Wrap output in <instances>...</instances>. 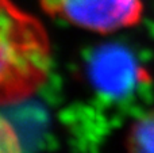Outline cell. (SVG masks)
<instances>
[{"mask_svg":"<svg viewBox=\"0 0 154 153\" xmlns=\"http://www.w3.org/2000/svg\"><path fill=\"white\" fill-rule=\"evenodd\" d=\"M50 64L46 31L11 0H0V105L29 98Z\"/></svg>","mask_w":154,"mask_h":153,"instance_id":"6da1fadb","label":"cell"},{"mask_svg":"<svg viewBox=\"0 0 154 153\" xmlns=\"http://www.w3.org/2000/svg\"><path fill=\"white\" fill-rule=\"evenodd\" d=\"M39 3L48 15L100 34L134 26L143 14L142 0H39Z\"/></svg>","mask_w":154,"mask_h":153,"instance_id":"7a4b0ae2","label":"cell"},{"mask_svg":"<svg viewBox=\"0 0 154 153\" xmlns=\"http://www.w3.org/2000/svg\"><path fill=\"white\" fill-rule=\"evenodd\" d=\"M85 75L96 92L116 100L131 95L147 83V72L131 52L118 43L97 46L88 56Z\"/></svg>","mask_w":154,"mask_h":153,"instance_id":"3957f363","label":"cell"},{"mask_svg":"<svg viewBox=\"0 0 154 153\" xmlns=\"http://www.w3.org/2000/svg\"><path fill=\"white\" fill-rule=\"evenodd\" d=\"M127 153H154V110L134 122L126 138Z\"/></svg>","mask_w":154,"mask_h":153,"instance_id":"277c9868","label":"cell"},{"mask_svg":"<svg viewBox=\"0 0 154 153\" xmlns=\"http://www.w3.org/2000/svg\"><path fill=\"white\" fill-rule=\"evenodd\" d=\"M0 153H23L22 142L15 127L0 114Z\"/></svg>","mask_w":154,"mask_h":153,"instance_id":"5b68a950","label":"cell"}]
</instances>
